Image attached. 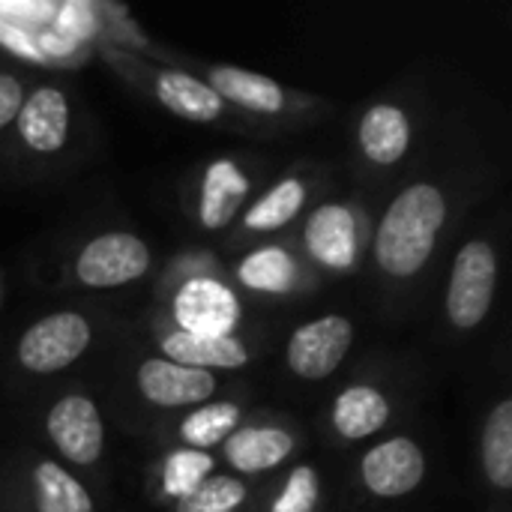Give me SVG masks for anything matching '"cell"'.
<instances>
[{"label":"cell","mask_w":512,"mask_h":512,"mask_svg":"<svg viewBox=\"0 0 512 512\" xmlns=\"http://www.w3.org/2000/svg\"><path fill=\"white\" fill-rule=\"evenodd\" d=\"M507 159L483 108L447 102L414 168L378 204L369 246V288L381 321L405 324L429 312L438 273L504 183Z\"/></svg>","instance_id":"6da1fadb"},{"label":"cell","mask_w":512,"mask_h":512,"mask_svg":"<svg viewBox=\"0 0 512 512\" xmlns=\"http://www.w3.org/2000/svg\"><path fill=\"white\" fill-rule=\"evenodd\" d=\"M444 105L423 72H405L363 99L348 117V186L381 204L426 150Z\"/></svg>","instance_id":"7a4b0ae2"},{"label":"cell","mask_w":512,"mask_h":512,"mask_svg":"<svg viewBox=\"0 0 512 512\" xmlns=\"http://www.w3.org/2000/svg\"><path fill=\"white\" fill-rule=\"evenodd\" d=\"M426 387L417 360L402 354L363 357L345 378L327 387L315 414V435L336 456H351L360 447L408 426L417 414Z\"/></svg>","instance_id":"3957f363"},{"label":"cell","mask_w":512,"mask_h":512,"mask_svg":"<svg viewBox=\"0 0 512 512\" xmlns=\"http://www.w3.org/2000/svg\"><path fill=\"white\" fill-rule=\"evenodd\" d=\"M507 249V210L495 219L471 222L453 243L429 306L435 303V339L447 348H462L480 339L495 318Z\"/></svg>","instance_id":"277c9868"},{"label":"cell","mask_w":512,"mask_h":512,"mask_svg":"<svg viewBox=\"0 0 512 512\" xmlns=\"http://www.w3.org/2000/svg\"><path fill=\"white\" fill-rule=\"evenodd\" d=\"M237 390L246 387L234 375L186 369L135 342L114 363L108 408L120 429L150 435L162 420Z\"/></svg>","instance_id":"5b68a950"},{"label":"cell","mask_w":512,"mask_h":512,"mask_svg":"<svg viewBox=\"0 0 512 512\" xmlns=\"http://www.w3.org/2000/svg\"><path fill=\"white\" fill-rule=\"evenodd\" d=\"M255 303L228 276V264L210 249H189L153 276V315L198 336L264 333L255 327Z\"/></svg>","instance_id":"8992f818"},{"label":"cell","mask_w":512,"mask_h":512,"mask_svg":"<svg viewBox=\"0 0 512 512\" xmlns=\"http://www.w3.org/2000/svg\"><path fill=\"white\" fill-rule=\"evenodd\" d=\"M84 123V102L75 87L39 75L0 138V156L24 180L57 177L81 159Z\"/></svg>","instance_id":"52a82bcc"},{"label":"cell","mask_w":512,"mask_h":512,"mask_svg":"<svg viewBox=\"0 0 512 512\" xmlns=\"http://www.w3.org/2000/svg\"><path fill=\"white\" fill-rule=\"evenodd\" d=\"M153 60H162V63H171L198 75L267 141L315 129L327 123L336 111V105L321 93L288 87L264 72H252L234 63H213V60H201L189 54H174L165 48H153Z\"/></svg>","instance_id":"ba28073f"},{"label":"cell","mask_w":512,"mask_h":512,"mask_svg":"<svg viewBox=\"0 0 512 512\" xmlns=\"http://www.w3.org/2000/svg\"><path fill=\"white\" fill-rule=\"evenodd\" d=\"M102 60L108 63V69L126 84L132 87L138 96H144L150 105L162 108L165 114H171L174 120L192 123V126H204L222 135H234V138H249V141H267L249 120H243L216 90H210L198 75L153 60L141 51H129L123 45L105 42L99 48Z\"/></svg>","instance_id":"9c48e42d"},{"label":"cell","mask_w":512,"mask_h":512,"mask_svg":"<svg viewBox=\"0 0 512 512\" xmlns=\"http://www.w3.org/2000/svg\"><path fill=\"white\" fill-rule=\"evenodd\" d=\"M375 213V201L336 183L303 213L288 237L324 282L366 276Z\"/></svg>","instance_id":"30bf717a"},{"label":"cell","mask_w":512,"mask_h":512,"mask_svg":"<svg viewBox=\"0 0 512 512\" xmlns=\"http://www.w3.org/2000/svg\"><path fill=\"white\" fill-rule=\"evenodd\" d=\"M36 435L42 450L78 474L93 492L108 483V414L87 381H69L36 405Z\"/></svg>","instance_id":"8fae6325"},{"label":"cell","mask_w":512,"mask_h":512,"mask_svg":"<svg viewBox=\"0 0 512 512\" xmlns=\"http://www.w3.org/2000/svg\"><path fill=\"white\" fill-rule=\"evenodd\" d=\"M435 477V447L426 429L402 426L351 453L348 489L360 510L390 512L417 501Z\"/></svg>","instance_id":"7c38bea8"},{"label":"cell","mask_w":512,"mask_h":512,"mask_svg":"<svg viewBox=\"0 0 512 512\" xmlns=\"http://www.w3.org/2000/svg\"><path fill=\"white\" fill-rule=\"evenodd\" d=\"M111 330V318L87 306H60L51 309L18 330L6 351V369L12 381L48 384L69 369L81 366Z\"/></svg>","instance_id":"4fadbf2b"},{"label":"cell","mask_w":512,"mask_h":512,"mask_svg":"<svg viewBox=\"0 0 512 512\" xmlns=\"http://www.w3.org/2000/svg\"><path fill=\"white\" fill-rule=\"evenodd\" d=\"M273 171V162L252 150L201 159L180 186V207L189 225L204 237L222 240Z\"/></svg>","instance_id":"5bb4252c"},{"label":"cell","mask_w":512,"mask_h":512,"mask_svg":"<svg viewBox=\"0 0 512 512\" xmlns=\"http://www.w3.org/2000/svg\"><path fill=\"white\" fill-rule=\"evenodd\" d=\"M339 180V168L324 159H297L258 189L231 231L219 240L225 252H243L255 243L276 240L294 231L303 213Z\"/></svg>","instance_id":"9a60e30c"},{"label":"cell","mask_w":512,"mask_h":512,"mask_svg":"<svg viewBox=\"0 0 512 512\" xmlns=\"http://www.w3.org/2000/svg\"><path fill=\"white\" fill-rule=\"evenodd\" d=\"M0 512H102L96 492L36 444L0 456Z\"/></svg>","instance_id":"2e32d148"},{"label":"cell","mask_w":512,"mask_h":512,"mask_svg":"<svg viewBox=\"0 0 512 512\" xmlns=\"http://www.w3.org/2000/svg\"><path fill=\"white\" fill-rule=\"evenodd\" d=\"M360 327L351 312L327 309L288 327L279 345V366L291 387L327 390L351 363Z\"/></svg>","instance_id":"e0dca14e"},{"label":"cell","mask_w":512,"mask_h":512,"mask_svg":"<svg viewBox=\"0 0 512 512\" xmlns=\"http://www.w3.org/2000/svg\"><path fill=\"white\" fill-rule=\"evenodd\" d=\"M306 447L309 429L291 411L252 408L240 429L213 456L225 474L264 483L300 456H306Z\"/></svg>","instance_id":"ac0fdd59"},{"label":"cell","mask_w":512,"mask_h":512,"mask_svg":"<svg viewBox=\"0 0 512 512\" xmlns=\"http://www.w3.org/2000/svg\"><path fill=\"white\" fill-rule=\"evenodd\" d=\"M153 246L132 228L87 234L66 258V285L75 291H120L156 276Z\"/></svg>","instance_id":"d6986e66"},{"label":"cell","mask_w":512,"mask_h":512,"mask_svg":"<svg viewBox=\"0 0 512 512\" xmlns=\"http://www.w3.org/2000/svg\"><path fill=\"white\" fill-rule=\"evenodd\" d=\"M237 291L255 306H288L315 297L327 282L309 267L291 237L255 243L228 264Z\"/></svg>","instance_id":"ffe728a7"},{"label":"cell","mask_w":512,"mask_h":512,"mask_svg":"<svg viewBox=\"0 0 512 512\" xmlns=\"http://www.w3.org/2000/svg\"><path fill=\"white\" fill-rule=\"evenodd\" d=\"M138 342L159 357L198 369V372H216V375H234L258 366L267 351H270V336L267 333H237V336H198V333H183L153 312L141 324Z\"/></svg>","instance_id":"44dd1931"},{"label":"cell","mask_w":512,"mask_h":512,"mask_svg":"<svg viewBox=\"0 0 512 512\" xmlns=\"http://www.w3.org/2000/svg\"><path fill=\"white\" fill-rule=\"evenodd\" d=\"M252 414V402L246 390L216 396L195 408H186L168 420H162L150 438L156 447H183L198 453H216Z\"/></svg>","instance_id":"7402d4cb"},{"label":"cell","mask_w":512,"mask_h":512,"mask_svg":"<svg viewBox=\"0 0 512 512\" xmlns=\"http://www.w3.org/2000/svg\"><path fill=\"white\" fill-rule=\"evenodd\" d=\"M477 477L489 512H510L512 492V399L507 387L483 405L477 423Z\"/></svg>","instance_id":"603a6c76"},{"label":"cell","mask_w":512,"mask_h":512,"mask_svg":"<svg viewBox=\"0 0 512 512\" xmlns=\"http://www.w3.org/2000/svg\"><path fill=\"white\" fill-rule=\"evenodd\" d=\"M333 486L336 480L324 459L300 456L261 483L255 512H330Z\"/></svg>","instance_id":"cb8c5ba5"},{"label":"cell","mask_w":512,"mask_h":512,"mask_svg":"<svg viewBox=\"0 0 512 512\" xmlns=\"http://www.w3.org/2000/svg\"><path fill=\"white\" fill-rule=\"evenodd\" d=\"M219 471L222 468L213 453L159 447L156 456L144 465V495L150 507L165 512L198 492Z\"/></svg>","instance_id":"d4e9b609"},{"label":"cell","mask_w":512,"mask_h":512,"mask_svg":"<svg viewBox=\"0 0 512 512\" xmlns=\"http://www.w3.org/2000/svg\"><path fill=\"white\" fill-rule=\"evenodd\" d=\"M261 483L234 474H213L198 492L165 512H255Z\"/></svg>","instance_id":"484cf974"},{"label":"cell","mask_w":512,"mask_h":512,"mask_svg":"<svg viewBox=\"0 0 512 512\" xmlns=\"http://www.w3.org/2000/svg\"><path fill=\"white\" fill-rule=\"evenodd\" d=\"M36 78H39L36 69L0 57V138L12 126V120H15V114H18V108H21V102H24V96Z\"/></svg>","instance_id":"4316f807"},{"label":"cell","mask_w":512,"mask_h":512,"mask_svg":"<svg viewBox=\"0 0 512 512\" xmlns=\"http://www.w3.org/2000/svg\"><path fill=\"white\" fill-rule=\"evenodd\" d=\"M3 303H6V279H3V270H0V312H3Z\"/></svg>","instance_id":"83f0119b"}]
</instances>
